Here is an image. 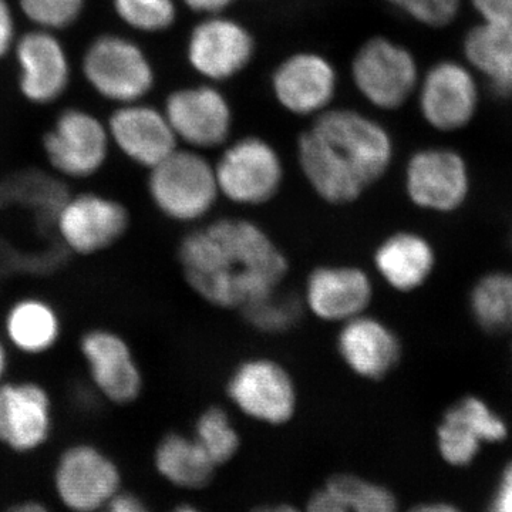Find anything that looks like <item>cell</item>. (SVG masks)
<instances>
[{
	"mask_svg": "<svg viewBox=\"0 0 512 512\" xmlns=\"http://www.w3.org/2000/svg\"><path fill=\"white\" fill-rule=\"evenodd\" d=\"M306 183L330 205H349L379 183L393 163L392 136L383 124L352 109L325 110L298 140Z\"/></svg>",
	"mask_w": 512,
	"mask_h": 512,
	"instance_id": "7a4b0ae2",
	"label": "cell"
},
{
	"mask_svg": "<svg viewBox=\"0 0 512 512\" xmlns=\"http://www.w3.org/2000/svg\"><path fill=\"white\" fill-rule=\"evenodd\" d=\"M510 436L507 420L478 394H464L441 414L437 450L451 467H468L485 444H500Z\"/></svg>",
	"mask_w": 512,
	"mask_h": 512,
	"instance_id": "8fae6325",
	"label": "cell"
},
{
	"mask_svg": "<svg viewBox=\"0 0 512 512\" xmlns=\"http://www.w3.org/2000/svg\"><path fill=\"white\" fill-rule=\"evenodd\" d=\"M77 349L94 394L113 406L137 403L146 389L133 346L119 330L90 326L80 333Z\"/></svg>",
	"mask_w": 512,
	"mask_h": 512,
	"instance_id": "5b68a950",
	"label": "cell"
},
{
	"mask_svg": "<svg viewBox=\"0 0 512 512\" xmlns=\"http://www.w3.org/2000/svg\"><path fill=\"white\" fill-rule=\"evenodd\" d=\"M336 350L343 365L367 382H382L393 375L404 353L399 333L369 313L340 325Z\"/></svg>",
	"mask_w": 512,
	"mask_h": 512,
	"instance_id": "e0dca14e",
	"label": "cell"
},
{
	"mask_svg": "<svg viewBox=\"0 0 512 512\" xmlns=\"http://www.w3.org/2000/svg\"><path fill=\"white\" fill-rule=\"evenodd\" d=\"M107 511L109 512H150L147 505L133 494L117 493L107 503Z\"/></svg>",
	"mask_w": 512,
	"mask_h": 512,
	"instance_id": "8d00e7d4",
	"label": "cell"
},
{
	"mask_svg": "<svg viewBox=\"0 0 512 512\" xmlns=\"http://www.w3.org/2000/svg\"><path fill=\"white\" fill-rule=\"evenodd\" d=\"M154 461L161 476L184 488L204 487L217 467L194 437L180 433H170L161 439Z\"/></svg>",
	"mask_w": 512,
	"mask_h": 512,
	"instance_id": "484cf974",
	"label": "cell"
},
{
	"mask_svg": "<svg viewBox=\"0 0 512 512\" xmlns=\"http://www.w3.org/2000/svg\"><path fill=\"white\" fill-rule=\"evenodd\" d=\"M2 333L16 355L39 359L62 343L64 322L59 308L42 295H22L3 311Z\"/></svg>",
	"mask_w": 512,
	"mask_h": 512,
	"instance_id": "7402d4cb",
	"label": "cell"
},
{
	"mask_svg": "<svg viewBox=\"0 0 512 512\" xmlns=\"http://www.w3.org/2000/svg\"><path fill=\"white\" fill-rule=\"evenodd\" d=\"M272 90L278 103L296 116L323 113L338 90V73L325 56L295 53L276 67Z\"/></svg>",
	"mask_w": 512,
	"mask_h": 512,
	"instance_id": "ffe728a7",
	"label": "cell"
},
{
	"mask_svg": "<svg viewBox=\"0 0 512 512\" xmlns=\"http://www.w3.org/2000/svg\"><path fill=\"white\" fill-rule=\"evenodd\" d=\"M487 512H512V460L501 473Z\"/></svg>",
	"mask_w": 512,
	"mask_h": 512,
	"instance_id": "d590c367",
	"label": "cell"
},
{
	"mask_svg": "<svg viewBox=\"0 0 512 512\" xmlns=\"http://www.w3.org/2000/svg\"><path fill=\"white\" fill-rule=\"evenodd\" d=\"M404 187L414 207L434 214H453L470 197V171L456 151L426 148L409 158Z\"/></svg>",
	"mask_w": 512,
	"mask_h": 512,
	"instance_id": "4fadbf2b",
	"label": "cell"
},
{
	"mask_svg": "<svg viewBox=\"0 0 512 512\" xmlns=\"http://www.w3.org/2000/svg\"><path fill=\"white\" fill-rule=\"evenodd\" d=\"M164 114L178 140L192 148L220 147L231 134L229 101L207 84L175 90L165 101Z\"/></svg>",
	"mask_w": 512,
	"mask_h": 512,
	"instance_id": "ac0fdd59",
	"label": "cell"
},
{
	"mask_svg": "<svg viewBox=\"0 0 512 512\" xmlns=\"http://www.w3.org/2000/svg\"><path fill=\"white\" fill-rule=\"evenodd\" d=\"M303 311L305 305L302 296L284 292L279 288L239 313L252 330L262 335L278 336L295 329L301 322Z\"/></svg>",
	"mask_w": 512,
	"mask_h": 512,
	"instance_id": "f1b7e54d",
	"label": "cell"
},
{
	"mask_svg": "<svg viewBox=\"0 0 512 512\" xmlns=\"http://www.w3.org/2000/svg\"><path fill=\"white\" fill-rule=\"evenodd\" d=\"M16 42L15 13L8 0H0V60L5 59L10 50L15 49Z\"/></svg>",
	"mask_w": 512,
	"mask_h": 512,
	"instance_id": "e575fe53",
	"label": "cell"
},
{
	"mask_svg": "<svg viewBox=\"0 0 512 512\" xmlns=\"http://www.w3.org/2000/svg\"><path fill=\"white\" fill-rule=\"evenodd\" d=\"M222 197L242 207H261L274 200L284 184L282 158L271 143L247 136L225 148L214 165Z\"/></svg>",
	"mask_w": 512,
	"mask_h": 512,
	"instance_id": "9c48e42d",
	"label": "cell"
},
{
	"mask_svg": "<svg viewBox=\"0 0 512 512\" xmlns=\"http://www.w3.org/2000/svg\"><path fill=\"white\" fill-rule=\"evenodd\" d=\"M123 201L97 191L70 192L53 217L52 228L67 252L82 258L104 254L119 245L131 228Z\"/></svg>",
	"mask_w": 512,
	"mask_h": 512,
	"instance_id": "277c9868",
	"label": "cell"
},
{
	"mask_svg": "<svg viewBox=\"0 0 512 512\" xmlns=\"http://www.w3.org/2000/svg\"><path fill=\"white\" fill-rule=\"evenodd\" d=\"M409 512H463L456 505L448 503H427L417 505Z\"/></svg>",
	"mask_w": 512,
	"mask_h": 512,
	"instance_id": "ab89813d",
	"label": "cell"
},
{
	"mask_svg": "<svg viewBox=\"0 0 512 512\" xmlns=\"http://www.w3.org/2000/svg\"><path fill=\"white\" fill-rule=\"evenodd\" d=\"M173 512H198V511H195L194 508H191V507H180V508H177V510H175Z\"/></svg>",
	"mask_w": 512,
	"mask_h": 512,
	"instance_id": "7bdbcfd3",
	"label": "cell"
},
{
	"mask_svg": "<svg viewBox=\"0 0 512 512\" xmlns=\"http://www.w3.org/2000/svg\"><path fill=\"white\" fill-rule=\"evenodd\" d=\"M387 2L423 25L441 28L456 18L460 0H387Z\"/></svg>",
	"mask_w": 512,
	"mask_h": 512,
	"instance_id": "d6a6232c",
	"label": "cell"
},
{
	"mask_svg": "<svg viewBox=\"0 0 512 512\" xmlns=\"http://www.w3.org/2000/svg\"><path fill=\"white\" fill-rule=\"evenodd\" d=\"M356 89L373 106L399 109L417 83V64L406 47L376 36L363 43L352 62Z\"/></svg>",
	"mask_w": 512,
	"mask_h": 512,
	"instance_id": "7c38bea8",
	"label": "cell"
},
{
	"mask_svg": "<svg viewBox=\"0 0 512 512\" xmlns=\"http://www.w3.org/2000/svg\"><path fill=\"white\" fill-rule=\"evenodd\" d=\"M254 512H298V511L293 510V508H291V507H286V505H279V507L259 508V510H256Z\"/></svg>",
	"mask_w": 512,
	"mask_h": 512,
	"instance_id": "b9f144b4",
	"label": "cell"
},
{
	"mask_svg": "<svg viewBox=\"0 0 512 512\" xmlns=\"http://www.w3.org/2000/svg\"><path fill=\"white\" fill-rule=\"evenodd\" d=\"M375 298L372 276L352 264L319 265L305 282L306 311L322 322L343 323L365 315Z\"/></svg>",
	"mask_w": 512,
	"mask_h": 512,
	"instance_id": "9a60e30c",
	"label": "cell"
},
{
	"mask_svg": "<svg viewBox=\"0 0 512 512\" xmlns=\"http://www.w3.org/2000/svg\"><path fill=\"white\" fill-rule=\"evenodd\" d=\"M19 90L33 104H52L72 82V66L62 40L49 30L25 33L15 45Z\"/></svg>",
	"mask_w": 512,
	"mask_h": 512,
	"instance_id": "d6986e66",
	"label": "cell"
},
{
	"mask_svg": "<svg viewBox=\"0 0 512 512\" xmlns=\"http://www.w3.org/2000/svg\"><path fill=\"white\" fill-rule=\"evenodd\" d=\"M192 12L204 13V15H221L224 10L231 8L235 0H183Z\"/></svg>",
	"mask_w": 512,
	"mask_h": 512,
	"instance_id": "74e56055",
	"label": "cell"
},
{
	"mask_svg": "<svg viewBox=\"0 0 512 512\" xmlns=\"http://www.w3.org/2000/svg\"><path fill=\"white\" fill-rule=\"evenodd\" d=\"M476 107V83L464 67L453 62L431 67L420 93L421 114L431 126L443 131L464 127Z\"/></svg>",
	"mask_w": 512,
	"mask_h": 512,
	"instance_id": "cb8c5ba5",
	"label": "cell"
},
{
	"mask_svg": "<svg viewBox=\"0 0 512 512\" xmlns=\"http://www.w3.org/2000/svg\"><path fill=\"white\" fill-rule=\"evenodd\" d=\"M55 430V397L33 377L0 384V446L29 454L47 444Z\"/></svg>",
	"mask_w": 512,
	"mask_h": 512,
	"instance_id": "30bf717a",
	"label": "cell"
},
{
	"mask_svg": "<svg viewBox=\"0 0 512 512\" xmlns=\"http://www.w3.org/2000/svg\"><path fill=\"white\" fill-rule=\"evenodd\" d=\"M228 399L249 419L269 426H282L295 416L299 393L295 379L278 360L252 356L229 373Z\"/></svg>",
	"mask_w": 512,
	"mask_h": 512,
	"instance_id": "52a82bcc",
	"label": "cell"
},
{
	"mask_svg": "<svg viewBox=\"0 0 512 512\" xmlns=\"http://www.w3.org/2000/svg\"><path fill=\"white\" fill-rule=\"evenodd\" d=\"M83 74L94 92L121 106L143 100L156 83L153 64L140 45L113 33L97 36L87 46Z\"/></svg>",
	"mask_w": 512,
	"mask_h": 512,
	"instance_id": "8992f818",
	"label": "cell"
},
{
	"mask_svg": "<svg viewBox=\"0 0 512 512\" xmlns=\"http://www.w3.org/2000/svg\"><path fill=\"white\" fill-rule=\"evenodd\" d=\"M12 355L8 343L0 333V384L10 377V367H12Z\"/></svg>",
	"mask_w": 512,
	"mask_h": 512,
	"instance_id": "f35d334b",
	"label": "cell"
},
{
	"mask_svg": "<svg viewBox=\"0 0 512 512\" xmlns=\"http://www.w3.org/2000/svg\"><path fill=\"white\" fill-rule=\"evenodd\" d=\"M113 8L116 15L137 32H165L177 19L174 0H113Z\"/></svg>",
	"mask_w": 512,
	"mask_h": 512,
	"instance_id": "4dcf8cb0",
	"label": "cell"
},
{
	"mask_svg": "<svg viewBox=\"0 0 512 512\" xmlns=\"http://www.w3.org/2000/svg\"><path fill=\"white\" fill-rule=\"evenodd\" d=\"M464 50L468 60L488 77L491 90L501 99L512 97V37L484 25L471 30Z\"/></svg>",
	"mask_w": 512,
	"mask_h": 512,
	"instance_id": "83f0119b",
	"label": "cell"
},
{
	"mask_svg": "<svg viewBox=\"0 0 512 512\" xmlns=\"http://www.w3.org/2000/svg\"><path fill=\"white\" fill-rule=\"evenodd\" d=\"M485 19V25L512 37V0H473Z\"/></svg>",
	"mask_w": 512,
	"mask_h": 512,
	"instance_id": "836d02e7",
	"label": "cell"
},
{
	"mask_svg": "<svg viewBox=\"0 0 512 512\" xmlns=\"http://www.w3.org/2000/svg\"><path fill=\"white\" fill-rule=\"evenodd\" d=\"M19 6L37 29L57 32L82 18L86 0H19Z\"/></svg>",
	"mask_w": 512,
	"mask_h": 512,
	"instance_id": "1f68e13d",
	"label": "cell"
},
{
	"mask_svg": "<svg viewBox=\"0 0 512 512\" xmlns=\"http://www.w3.org/2000/svg\"><path fill=\"white\" fill-rule=\"evenodd\" d=\"M467 306L478 329L488 335L512 333V272L494 269L478 276Z\"/></svg>",
	"mask_w": 512,
	"mask_h": 512,
	"instance_id": "d4e9b609",
	"label": "cell"
},
{
	"mask_svg": "<svg viewBox=\"0 0 512 512\" xmlns=\"http://www.w3.org/2000/svg\"><path fill=\"white\" fill-rule=\"evenodd\" d=\"M308 512H397V503L393 494L380 485L339 476L313 495Z\"/></svg>",
	"mask_w": 512,
	"mask_h": 512,
	"instance_id": "4316f807",
	"label": "cell"
},
{
	"mask_svg": "<svg viewBox=\"0 0 512 512\" xmlns=\"http://www.w3.org/2000/svg\"><path fill=\"white\" fill-rule=\"evenodd\" d=\"M120 471L92 443H76L60 454L55 470L57 495L69 510L94 512L119 493Z\"/></svg>",
	"mask_w": 512,
	"mask_h": 512,
	"instance_id": "5bb4252c",
	"label": "cell"
},
{
	"mask_svg": "<svg viewBox=\"0 0 512 512\" xmlns=\"http://www.w3.org/2000/svg\"><path fill=\"white\" fill-rule=\"evenodd\" d=\"M255 39L241 22L208 16L192 29L187 57L192 69L211 82H225L247 69L255 55Z\"/></svg>",
	"mask_w": 512,
	"mask_h": 512,
	"instance_id": "2e32d148",
	"label": "cell"
},
{
	"mask_svg": "<svg viewBox=\"0 0 512 512\" xmlns=\"http://www.w3.org/2000/svg\"><path fill=\"white\" fill-rule=\"evenodd\" d=\"M194 439L215 466L227 463L237 454L239 434L231 417L220 406L207 407L195 421Z\"/></svg>",
	"mask_w": 512,
	"mask_h": 512,
	"instance_id": "f546056e",
	"label": "cell"
},
{
	"mask_svg": "<svg viewBox=\"0 0 512 512\" xmlns=\"http://www.w3.org/2000/svg\"><path fill=\"white\" fill-rule=\"evenodd\" d=\"M177 262L198 298L224 311L241 312L278 291L289 259L261 225L245 218H218L181 238Z\"/></svg>",
	"mask_w": 512,
	"mask_h": 512,
	"instance_id": "6da1fadb",
	"label": "cell"
},
{
	"mask_svg": "<svg viewBox=\"0 0 512 512\" xmlns=\"http://www.w3.org/2000/svg\"><path fill=\"white\" fill-rule=\"evenodd\" d=\"M373 266L379 278L393 291L413 293L423 288L436 271V248L420 232L400 229L377 244Z\"/></svg>",
	"mask_w": 512,
	"mask_h": 512,
	"instance_id": "603a6c76",
	"label": "cell"
},
{
	"mask_svg": "<svg viewBox=\"0 0 512 512\" xmlns=\"http://www.w3.org/2000/svg\"><path fill=\"white\" fill-rule=\"evenodd\" d=\"M110 147L109 128L77 107L63 110L43 136L47 164L64 181L96 177L109 161Z\"/></svg>",
	"mask_w": 512,
	"mask_h": 512,
	"instance_id": "ba28073f",
	"label": "cell"
},
{
	"mask_svg": "<svg viewBox=\"0 0 512 512\" xmlns=\"http://www.w3.org/2000/svg\"><path fill=\"white\" fill-rule=\"evenodd\" d=\"M107 128L120 153L147 170L177 150L178 138L165 114L140 101L114 111Z\"/></svg>",
	"mask_w": 512,
	"mask_h": 512,
	"instance_id": "44dd1931",
	"label": "cell"
},
{
	"mask_svg": "<svg viewBox=\"0 0 512 512\" xmlns=\"http://www.w3.org/2000/svg\"><path fill=\"white\" fill-rule=\"evenodd\" d=\"M148 171L151 204L164 218L178 224H198L221 197L214 165L195 151L177 148Z\"/></svg>",
	"mask_w": 512,
	"mask_h": 512,
	"instance_id": "3957f363",
	"label": "cell"
},
{
	"mask_svg": "<svg viewBox=\"0 0 512 512\" xmlns=\"http://www.w3.org/2000/svg\"><path fill=\"white\" fill-rule=\"evenodd\" d=\"M6 512H50L47 510L45 505L39 503H25L15 505V507L10 508L9 511Z\"/></svg>",
	"mask_w": 512,
	"mask_h": 512,
	"instance_id": "60d3db41",
	"label": "cell"
}]
</instances>
